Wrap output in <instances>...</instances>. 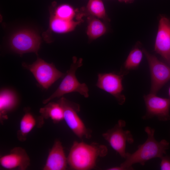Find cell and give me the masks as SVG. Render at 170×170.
<instances>
[{"label": "cell", "instance_id": "obj_1", "mask_svg": "<svg viewBox=\"0 0 170 170\" xmlns=\"http://www.w3.org/2000/svg\"><path fill=\"white\" fill-rule=\"evenodd\" d=\"M147 138L145 142L138 146V149L132 153L127 152L125 161L119 166L113 167V170H132L133 165L139 163L144 166L149 160L156 158H160L166 154L169 147V143L165 139L160 141L154 137L155 130L147 126L144 128Z\"/></svg>", "mask_w": 170, "mask_h": 170}, {"label": "cell", "instance_id": "obj_2", "mask_svg": "<svg viewBox=\"0 0 170 170\" xmlns=\"http://www.w3.org/2000/svg\"><path fill=\"white\" fill-rule=\"evenodd\" d=\"M107 152L103 145L75 141L67 157L68 164L73 170H90L95 167L97 159L105 156Z\"/></svg>", "mask_w": 170, "mask_h": 170}, {"label": "cell", "instance_id": "obj_3", "mask_svg": "<svg viewBox=\"0 0 170 170\" xmlns=\"http://www.w3.org/2000/svg\"><path fill=\"white\" fill-rule=\"evenodd\" d=\"M72 59L70 69L67 71L59 86L50 96L43 101V104H46L54 98L73 92H77L86 98L89 97L87 86L85 83H80L75 75L77 69L82 65V59L80 58L78 60L75 57H73Z\"/></svg>", "mask_w": 170, "mask_h": 170}, {"label": "cell", "instance_id": "obj_4", "mask_svg": "<svg viewBox=\"0 0 170 170\" xmlns=\"http://www.w3.org/2000/svg\"><path fill=\"white\" fill-rule=\"evenodd\" d=\"M58 102L64 111V120L72 132L78 138L89 139L91 131L85 126L78 113L80 111V105L62 97Z\"/></svg>", "mask_w": 170, "mask_h": 170}, {"label": "cell", "instance_id": "obj_5", "mask_svg": "<svg viewBox=\"0 0 170 170\" xmlns=\"http://www.w3.org/2000/svg\"><path fill=\"white\" fill-rule=\"evenodd\" d=\"M22 65L33 74L38 83L45 89L48 88L64 75L53 63H48L40 58L32 64L24 63Z\"/></svg>", "mask_w": 170, "mask_h": 170}, {"label": "cell", "instance_id": "obj_6", "mask_svg": "<svg viewBox=\"0 0 170 170\" xmlns=\"http://www.w3.org/2000/svg\"><path fill=\"white\" fill-rule=\"evenodd\" d=\"M126 125L125 121L119 120L113 128L102 134L103 137L112 148L124 159L127 153V144H132L134 142L133 136L131 132L124 129Z\"/></svg>", "mask_w": 170, "mask_h": 170}, {"label": "cell", "instance_id": "obj_7", "mask_svg": "<svg viewBox=\"0 0 170 170\" xmlns=\"http://www.w3.org/2000/svg\"><path fill=\"white\" fill-rule=\"evenodd\" d=\"M142 50L148 61L150 72L151 83L150 93L156 94L170 80V67L144 48H142Z\"/></svg>", "mask_w": 170, "mask_h": 170}, {"label": "cell", "instance_id": "obj_8", "mask_svg": "<svg viewBox=\"0 0 170 170\" xmlns=\"http://www.w3.org/2000/svg\"><path fill=\"white\" fill-rule=\"evenodd\" d=\"M41 42L38 35L28 29L20 30L14 33L9 41L12 49L20 54L29 52L37 54Z\"/></svg>", "mask_w": 170, "mask_h": 170}, {"label": "cell", "instance_id": "obj_9", "mask_svg": "<svg viewBox=\"0 0 170 170\" xmlns=\"http://www.w3.org/2000/svg\"><path fill=\"white\" fill-rule=\"evenodd\" d=\"M156 94L150 93L144 96L146 111L142 119L148 120L156 117L160 121H168L170 119V99L160 97Z\"/></svg>", "mask_w": 170, "mask_h": 170}, {"label": "cell", "instance_id": "obj_10", "mask_svg": "<svg viewBox=\"0 0 170 170\" xmlns=\"http://www.w3.org/2000/svg\"><path fill=\"white\" fill-rule=\"evenodd\" d=\"M123 76L119 73H99L96 85L113 96L118 104L122 105L126 100L125 96L122 94L124 89L122 84Z\"/></svg>", "mask_w": 170, "mask_h": 170}, {"label": "cell", "instance_id": "obj_11", "mask_svg": "<svg viewBox=\"0 0 170 170\" xmlns=\"http://www.w3.org/2000/svg\"><path fill=\"white\" fill-rule=\"evenodd\" d=\"M154 50L170 63V20L165 16L159 20Z\"/></svg>", "mask_w": 170, "mask_h": 170}, {"label": "cell", "instance_id": "obj_12", "mask_svg": "<svg viewBox=\"0 0 170 170\" xmlns=\"http://www.w3.org/2000/svg\"><path fill=\"white\" fill-rule=\"evenodd\" d=\"M30 160L26 150L20 147H15L0 158V164L8 170H25L30 166Z\"/></svg>", "mask_w": 170, "mask_h": 170}, {"label": "cell", "instance_id": "obj_13", "mask_svg": "<svg viewBox=\"0 0 170 170\" xmlns=\"http://www.w3.org/2000/svg\"><path fill=\"white\" fill-rule=\"evenodd\" d=\"M68 164L63 147L60 141L57 140L49 152L43 170H65Z\"/></svg>", "mask_w": 170, "mask_h": 170}, {"label": "cell", "instance_id": "obj_14", "mask_svg": "<svg viewBox=\"0 0 170 170\" xmlns=\"http://www.w3.org/2000/svg\"><path fill=\"white\" fill-rule=\"evenodd\" d=\"M50 14L58 18L69 21L82 20L84 15L82 9L79 11L67 3L57 4L54 2L50 8Z\"/></svg>", "mask_w": 170, "mask_h": 170}, {"label": "cell", "instance_id": "obj_15", "mask_svg": "<svg viewBox=\"0 0 170 170\" xmlns=\"http://www.w3.org/2000/svg\"><path fill=\"white\" fill-rule=\"evenodd\" d=\"M143 54L142 48H141L139 44L135 45L130 52L119 73L124 76L130 71L137 69L142 61Z\"/></svg>", "mask_w": 170, "mask_h": 170}, {"label": "cell", "instance_id": "obj_16", "mask_svg": "<svg viewBox=\"0 0 170 170\" xmlns=\"http://www.w3.org/2000/svg\"><path fill=\"white\" fill-rule=\"evenodd\" d=\"M17 103L16 96L11 90L4 89L0 94V118L1 121L8 118L7 114L13 110Z\"/></svg>", "mask_w": 170, "mask_h": 170}, {"label": "cell", "instance_id": "obj_17", "mask_svg": "<svg viewBox=\"0 0 170 170\" xmlns=\"http://www.w3.org/2000/svg\"><path fill=\"white\" fill-rule=\"evenodd\" d=\"M83 21L82 20L73 21L63 20L50 15L49 28L52 31L56 33H67L74 31Z\"/></svg>", "mask_w": 170, "mask_h": 170}, {"label": "cell", "instance_id": "obj_18", "mask_svg": "<svg viewBox=\"0 0 170 170\" xmlns=\"http://www.w3.org/2000/svg\"><path fill=\"white\" fill-rule=\"evenodd\" d=\"M42 118L50 119L54 123H58L64 120V111L58 102L48 103L39 110Z\"/></svg>", "mask_w": 170, "mask_h": 170}, {"label": "cell", "instance_id": "obj_19", "mask_svg": "<svg viewBox=\"0 0 170 170\" xmlns=\"http://www.w3.org/2000/svg\"><path fill=\"white\" fill-rule=\"evenodd\" d=\"M82 9L84 15L87 14L104 21L110 20L102 0H88L86 7Z\"/></svg>", "mask_w": 170, "mask_h": 170}, {"label": "cell", "instance_id": "obj_20", "mask_svg": "<svg viewBox=\"0 0 170 170\" xmlns=\"http://www.w3.org/2000/svg\"><path fill=\"white\" fill-rule=\"evenodd\" d=\"M88 19L86 34L90 40L96 39L106 33L107 28L102 20L89 16Z\"/></svg>", "mask_w": 170, "mask_h": 170}, {"label": "cell", "instance_id": "obj_21", "mask_svg": "<svg viewBox=\"0 0 170 170\" xmlns=\"http://www.w3.org/2000/svg\"><path fill=\"white\" fill-rule=\"evenodd\" d=\"M36 124V120L33 115L29 112L25 113L20 121L19 129L17 133L19 140L22 142L25 141L27 135Z\"/></svg>", "mask_w": 170, "mask_h": 170}, {"label": "cell", "instance_id": "obj_22", "mask_svg": "<svg viewBox=\"0 0 170 170\" xmlns=\"http://www.w3.org/2000/svg\"><path fill=\"white\" fill-rule=\"evenodd\" d=\"M160 168L161 170H170V155L163 156L161 158Z\"/></svg>", "mask_w": 170, "mask_h": 170}, {"label": "cell", "instance_id": "obj_23", "mask_svg": "<svg viewBox=\"0 0 170 170\" xmlns=\"http://www.w3.org/2000/svg\"><path fill=\"white\" fill-rule=\"evenodd\" d=\"M119 1L121 2H124L125 3H131L133 2V0H118Z\"/></svg>", "mask_w": 170, "mask_h": 170}, {"label": "cell", "instance_id": "obj_24", "mask_svg": "<svg viewBox=\"0 0 170 170\" xmlns=\"http://www.w3.org/2000/svg\"><path fill=\"white\" fill-rule=\"evenodd\" d=\"M168 94H169V97L170 98V87L169 89V90H168Z\"/></svg>", "mask_w": 170, "mask_h": 170}]
</instances>
